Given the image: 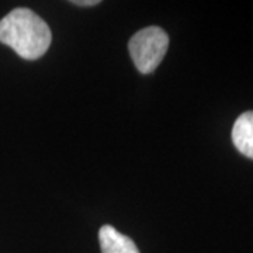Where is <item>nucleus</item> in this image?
<instances>
[{
  "instance_id": "1",
  "label": "nucleus",
  "mask_w": 253,
  "mask_h": 253,
  "mask_svg": "<svg viewBox=\"0 0 253 253\" xmlns=\"http://www.w3.org/2000/svg\"><path fill=\"white\" fill-rule=\"evenodd\" d=\"M51 40L48 24L33 10L18 7L0 20V42L14 49L23 59L41 58L51 45Z\"/></svg>"
},
{
  "instance_id": "2",
  "label": "nucleus",
  "mask_w": 253,
  "mask_h": 253,
  "mask_svg": "<svg viewBox=\"0 0 253 253\" xmlns=\"http://www.w3.org/2000/svg\"><path fill=\"white\" fill-rule=\"evenodd\" d=\"M169 46V37L161 27L139 30L128 42V49L136 69L141 73H152L163 61Z\"/></svg>"
},
{
  "instance_id": "3",
  "label": "nucleus",
  "mask_w": 253,
  "mask_h": 253,
  "mask_svg": "<svg viewBox=\"0 0 253 253\" xmlns=\"http://www.w3.org/2000/svg\"><path fill=\"white\" fill-rule=\"evenodd\" d=\"M99 241L101 253H139L136 245L131 238L120 234L111 225L100 228Z\"/></svg>"
},
{
  "instance_id": "4",
  "label": "nucleus",
  "mask_w": 253,
  "mask_h": 253,
  "mask_svg": "<svg viewBox=\"0 0 253 253\" xmlns=\"http://www.w3.org/2000/svg\"><path fill=\"white\" fill-rule=\"evenodd\" d=\"M232 141L241 154L253 159V111H246L236 118Z\"/></svg>"
},
{
  "instance_id": "5",
  "label": "nucleus",
  "mask_w": 253,
  "mask_h": 253,
  "mask_svg": "<svg viewBox=\"0 0 253 253\" xmlns=\"http://www.w3.org/2000/svg\"><path fill=\"white\" fill-rule=\"evenodd\" d=\"M73 4H78V6H96L99 4V0H73Z\"/></svg>"
}]
</instances>
